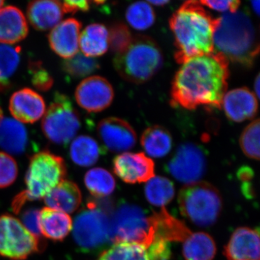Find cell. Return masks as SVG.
I'll list each match as a JSON object with an SVG mask.
<instances>
[{
  "label": "cell",
  "mask_w": 260,
  "mask_h": 260,
  "mask_svg": "<svg viewBox=\"0 0 260 260\" xmlns=\"http://www.w3.org/2000/svg\"><path fill=\"white\" fill-rule=\"evenodd\" d=\"M75 99L84 110L88 112H100L112 104L114 91L106 78L91 76L85 78L77 87Z\"/></svg>",
  "instance_id": "12"
},
{
  "label": "cell",
  "mask_w": 260,
  "mask_h": 260,
  "mask_svg": "<svg viewBox=\"0 0 260 260\" xmlns=\"http://www.w3.org/2000/svg\"><path fill=\"white\" fill-rule=\"evenodd\" d=\"M9 109L19 122L32 124L44 115L46 105L42 95L32 89L23 88L12 95Z\"/></svg>",
  "instance_id": "16"
},
{
  "label": "cell",
  "mask_w": 260,
  "mask_h": 260,
  "mask_svg": "<svg viewBox=\"0 0 260 260\" xmlns=\"http://www.w3.org/2000/svg\"><path fill=\"white\" fill-rule=\"evenodd\" d=\"M28 70L31 83L36 88L41 91L50 90L54 84V80L41 61H30Z\"/></svg>",
  "instance_id": "37"
},
{
  "label": "cell",
  "mask_w": 260,
  "mask_h": 260,
  "mask_svg": "<svg viewBox=\"0 0 260 260\" xmlns=\"http://www.w3.org/2000/svg\"><path fill=\"white\" fill-rule=\"evenodd\" d=\"M28 34V23L21 10L12 5L0 9V43L17 44Z\"/></svg>",
  "instance_id": "20"
},
{
  "label": "cell",
  "mask_w": 260,
  "mask_h": 260,
  "mask_svg": "<svg viewBox=\"0 0 260 260\" xmlns=\"http://www.w3.org/2000/svg\"><path fill=\"white\" fill-rule=\"evenodd\" d=\"M98 260H152L148 248L134 243L120 242L113 244L104 251Z\"/></svg>",
  "instance_id": "32"
},
{
  "label": "cell",
  "mask_w": 260,
  "mask_h": 260,
  "mask_svg": "<svg viewBox=\"0 0 260 260\" xmlns=\"http://www.w3.org/2000/svg\"><path fill=\"white\" fill-rule=\"evenodd\" d=\"M18 174V165L15 159L9 154L0 152V188L11 185Z\"/></svg>",
  "instance_id": "38"
},
{
  "label": "cell",
  "mask_w": 260,
  "mask_h": 260,
  "mask_svg": "<svg viewBox=\"0 0 260 260\" xmlns=\"http://www.w3.org/2000/svg\"><path fill=\"white\" fill-rule=\"evenodd\" d=\"M240 146L248 158L259 159V120L251 122L243 131L240 138Z\"/></svg>",
  "instance_id": "35"
},
{
  "label": "cell",
  "mask_w": 260,
  "mask_h": 260,
  "mask_svg": "<svg viewBox=\"0 0 260 260\" xmlns=\"http://www.w3.org/2000/svg\"><path fill=\"white\" fill-rule=\"evenodd\" d=\"M79 114L64 94L56 93L43 118V133L51 143L68 145L74 138L80 125Z\"/></svg>",
  "instance_id": "9"
},
{
  "label": "cell",
  "mask_w": 260,
  "mask_h": 260,
  "mask_svg": "<svg viewBox=\"0 0 260 260\" xmlns=\"http://www.w3.org/2000/svg\"><path fill=\"white\" fill-rule=\"evenodd\" d=\"M20 47L0 44V93L10 88V78L15 74L20 61Z\"/></svg>",
  "instance_id": "31"
},
{
  "label": "cell",
  "mask_w": 260,
  "mask_h": 260,
  "mask_svg": "<svg viewBox=\"0 0 260 260\" xmlns=\"http://www.w3.org/2000/svg\"><path fill=\"white\" fill-rule=\"evenodd\" d=\"M73 223L68 214L47 207L40 210L41 234L51 240H63L73 229Z\"/></svg>",
  "instance_id": "23"
},
{
  "label": "cell",
  "mask_w": 260,
  "mask_h": 260,
  "mask_svg": "<svg viewBox=\"0 0 260 260\" xmlns=\"http://www.w3.org/2000/svg\"><path fill=\"white\" fill-rule=\"evenodd\" d=\"M61 2L51 0L32 1L27 7V17L34 28L46 31L54 28L64 15Z\"/></svg>",
  "instance_id": "19"
},
{
  "label": "cell",
  "mask_w": 260,
  "mask_h": 260,
  "mask_svg": "<svg viewBox=\"0 0 260 260\" xmlns=\"http://www.w3.org/2000/svg\"><path fill=\"white\" fill-rule=\"evenodd\" d=\"M133 37L129 28L124 24L115 23L109 31V47L116 55L124 52L129 47Z\"/></svg>",
  "instance_id": "36"
},
{
  "label": "cell",
  "mask_w": 260,
  "mask_h": 260,
  "mask_svg": "<svg viewBox=\"0 0 260 260\" xmlns=\"http://www.w3.org/2000/svg\"><path fill=\"white\" fill-rule=\"evenodd\" d=\"M229 61L214 51L182 64L173 80L171 104L194 110L200 106L220 108L228 88Z\"/></svg>",
  "instance_id": "1"
},
{
  "label": "cell",
  "mask_w": 260,
  "mask_h": 260,
  "mask_svg": "<svg viewBox=\"0 0 260 260\" xmlns=\"http://www.w3.org/2000/svg\"><path fill=\"white\" fill-rule=\"evenodd\" d=\"M79 44L83 55L91 58L102 56L109 49V30L103 24H90L82 32Z\"/></svg>",
  "instance_id": "25"
},
{
  "label": "cell",
  "mask_w": 260,
  "mask_h": 260,
  "mask_svg": "<svg viewBox=\"0 0 260 260\" xmlns=\"http://www.w3.org/2000/svg\"><path fill=\"white\" fill-rule=\"evenodd\" d=\"M66 174V165L60 156L49 151L32 155L25 176L26 188L13 201V211L18 213L27 202L45 198L64 180Z\"/></svg>",
  "instance_id": "4"
},
{
  "label": "cell",
  "mask_w": 260,
  "mask_h": 260,
  "mask_svg": "<svg viewBox=\"0 0 260 260\" xmlns=\"http://www.w3.org/2000/svg\"><path fill=\"white\" fill-rule=\"evenodd\" d=\"M145 194L150 204L164 208L174 198L175 189L172 181L167 178L154 176L147 181Z\"/></svg>",
  "instance_id": "29"
},
{
  "label": "cell",
  "mask_w": 260,
  "mask_h": 260,
  "mask_svg": "<svg viewBox=\"0 0 260 260\" xmlns=\"http://www.w3.org/2000/svg\"><path fill=\"white\" fill-rule=\"evenodd\" d=\"M81 200L78 185L73 181L64 180L44 198V203L47 208L68 214L79 208Z\"/></svg>",
  "instance_id": "21"
},
{
  "label": "cell",
  "mask_w": 260,
  "mask_h": 260,
  "mask_svg": "<svg viewBox=\"0 0 260 260\" xmlns=\"http://www.w3.org/2000/svg\"><path fill=\"white\" fill-rule=\"evenodd\" d=\"M178 203L181 215L200 227L213 225L223 204L218 189L200 181L184 186L179 192Z\"/></svg>",
  "instance_id": "6"
},
{
  "label": "cell",
  "mask_w": 260,
  "mask_h": 260,
  "mask_svg": "<svg viewBox=\"0 0 260 260\" xmlns=\"http://www.w3.org/2000/svg\"><path fill=\"white\" fill-rule=\"evenodd\" d=\"M111 213L107 207L91 202L77 215L73 223V236L82 251H99L112 243Z\"/></svg>",
  "instance_id": "7"
},
{
  "label": "cell",
  "mask_w": 260,
  "mask_h": 260,
  "mask_svg": "<svg viewBox=\"0 0 260 260\" xmlns=\"http://www.w3.org/2000/svg\"><path fill=\"white\" fill-rule=\"evenodd\" d=\"M161 51L153 39L145 36L133 38L124 52L116 55L114 68L121 78L131 83H145L162 66Z\"/></svg>",
  "instance_id": "5"
},
{
  "label": "cell",
  "mask_w": 260,
  "mask_h": 260,
  "mask_svg": "<svg viewBox=\"0 0 260 260\" xmlns=\"http://www.w3.org/2000/svg\"><path fill=\"white\" fill-rule=\"evenodd\" d=\"M155 238L165 242H184L191 234L190 230L180 220L173 217L164 208L154 213Z\"/></svg>",
  "instance_id": "24"
},
{
  "label": "cell",
  "mask_w": 260,
  "mask_h": 260,
  "mask_svg": "<svg viewBox=\"0 0 260 260\" xmlns=\"http://www.w3.org/2000/svg\"><path fill=\"white\" fill-rule=\"evenodd\" d=\"M100 68L96 59L88 57L83 54H77L61 62V69L70 78L78 79L93 74Z\"/></svg>",
  "instance_id": "34"
},
{
  "label": "cell",
  "mask_w": 260,
  "mask_h": 260,
  "mask_svg": "<svg viewBox=\"0 0 260 260\" xmlns=\"http://www.w3.org/2000/svg\"><path fill=\"white\" fill-rule=\"evenodd\" d=\"M98 135L106 148L116 153L129 150L136 144L134 129L127 121L119 118L109 117L101 121L98 125Z\"/></svg>",
  "instance_id": "13"
},
{
  "label": "cell",
  "mask_w": 260,
  "mask_h": 260,
  "mask_svg": "<svg viewBox=\"0 0 260 260\" xmlns=\"http://www.w3.org/2000/svg\"><path fill=\"white\" fill-rule=\"evenodd\" d=\"M40 249L39 239L18 219L9 215L0 216V256L23 260Z\"/></svg>",
  "instance_id": "10"
},
{
  "label": "cell",
  "mask_w": 260,
  "mask_h": 260,
  "mask_svg": "<svg viewBox=\"0 0 260 260\" xmlns=\"http://www.w3.org/2000/svg\"><path fill=\"white\" fill-rule=\"evenodd\" d=\"M227 260H259V231L240 227L233 233L224 249Z\"/></svg>",
  "instance_id": "17"
},
{
  "label": "cell",
  "mask_w": 260,
  "mask_h": 260,
  "mask_svg": "<svg viewBox=\"0 0 260 260\" xmlns=\"http://www.w3.org/2000/svg\"><path fill=\"white\" fill-rule=\"evenodd\" d=\"M200 4L218 12L234 13L240 6V1H200Z\"/></svg>",
  "instance_id": "40"
},
{
  "label": "cell",
  "mask_w": 260,
  "mask_h": 260,
  "mask_svg": "<svg viewBox=\"0 0 260 260\" xmlns=\"http://www.w3.org/2000/svg\"><path fill=\"white\" fill-rule=\"evenodd\" d=\"M148 3L150 5H153L154 6H164V5L169 3V1H166V0H155V1H148Z\"/></svg>",
  "instance_id": "43"
},
{
  "label": "cell",
  "mask_w": 260,
  "mask_h": 260,
  "mask_svg": "<svg viewBox=\"0 0 260 260\" xmlns=\"http://www.w3.org/2000/svg\"><path fill=\"white\" fill-rule=\"evenodd\" d=\"M113 244L126 242L148 248L155 238L153 214L147 215L140 207L122 203L111 213Z\"/></svg>",
  "instance_id": "8"
},
{
  "label": "cell",
  "mask_w": 260,
  "mask_h": 260,
  "mask_svg": "<svg viewBox=\"0 0 260 260\" xmlns=\"http://www.w3.org/2000/svg\"><path fill=\"white\" fill-rule=\"evenodd\" d=\"M214 51L228 61L251 67L259 54L257 34L249 14L242 10L217 18L213 35Z\"/></svg>",
  "instance_id": "3"
},
{
  "label": "cell",
  "mask_w": 260,
  "mask_h": 260,
  "mask_svg": "<svg viewBox=\"0 0 260 260\" xmlns=\"http://www.w3.org/2000/svg\"><path fill=\"white\" fill-rule=\"evenodd\" d=\"M141 145L145 153L152 158H162L172 148V137L161 126H150L141 137Z\"/></svg>",
  "instance_id": "27"
},
{
  "label": "cell",
  "mask_w": 260,
  "mask_h": 260,
  "mask_svg": "<svg viewBox=\"0 0 260 260\" xmlns=\"http://www.w3.org/2000/svg\"><path fill=\"white\" fill-rule=\"evenodd\" d=\"M216 251L213 238L206 233H191L183 242L182 253L186 260H213Z\"/></svg>",
  "instance_id": "26"
},
{
  "label": "cell",
  "mask_w": 260,
  "mask_h": 260,
  "mask_svg": "<svg viewBox=\"0 0 260 260\" xmlns=\"http://www.w3.org/2000/svg\"><path fill=\"white\" fill-rule=\"evenodd\" d=\"M64 13H70L75 14L78 12H88L90 10V2L80 0V1H68L61 2Z\"/></svg>",
  "instance_id": "41"
},
{
  "label": "cell",
  "mask_w": 260,
  "mask_h": 260,
  "mask_svg": "<svg viewBox=\"0 0 260 260\" xmlns=\"http://www.w3.org/2000/svg\"><path fill=\"white\" fill-rule=\"evenodd\" d=\"M21 219V223L24 226L39 239L42 236L40 229V210L36 208H29L22 214Z\"/></svg>",
  "instance_id": "39"
},
{
  "label": "cell",
  "mask_w": 260,
  "mask_h": 260,
  "mask_svg": "<svg viewBox=\"0 0 260 260\" xmlns=\"http://www.w3.org/2000/svg\"><path fill=\"white\" fill-rule=\"evenodd\" d=\"M251 8H252L253 10L255 12L256 15H259V1H252L251 2Z\"/></svg>",
  "instance_id": "44"
},
{
  "label": "cell",
  "mask_w": 260,
  "mask_h": 260,
  "mask_svg": "<svg viewBox=\"0 0 260 260\" xmlns=\"http://www.w3.org/2000/svg\"><path fill=\"white\" fill-rule=\"evenodd\" d=\"M3 119H4V114H3V109L0 107V122L3 121Z\"/></svg>",
  "instance_id": "45"
},
{
  "label": "cell",
  "mask_w": 260,
  "mask_h": 260,
  "mask_svg": "<svg viewBox=\"0 0 260 260\" xmlns=\"http://www.w3.org/2000/svg\"><path fill=\"white\" fill-rule=\"evenodd\" d=\"M206 169V157L203 149L191 143L181 145L167 167L171 175L185 185L200 181Z\"/></svg>",
  "instance_id": "11"
},
{
  "label": "cell",
  "mask_w": 260,
  "mask_h": 260,
  "mask_svg": "<svg viewBox=\"0 0 260 260\" xmlns=\"http://www.w3.org/2000/svg\"><path fill=\"white\" fill-rule=\"evenodd\" d=\"M254 92L256 95V98H259L260 93V76L257 75L256 76L255 81H254Z\"/></svg>",
  "instance_id": "42"
},
{
  "label": "cell",
  "mask_w": 260,
  "mask_h": 260,
  "mask_svg": "<svg viewBox=\"0 0 260 260\" xmlns=\"http://www.w3.org/2000/svg\"><path fill=\"white\" fill-rule=\"evenodd\" d=\"M216 23L217 18H213L200 2L187 1L181 5L169 20L175 40L176 61L184 64L213 53Z\"/></svg>",
  "instance_id": "2"
},
{
  "label": "cell",
  "mask_w": 260,
  "mask_h": 260,
  "mask_svg": "<svg viewBox=\"0 0 260 260\" xmlns=\"http://www.w3.org/2000/svg\"><path fill=\"white\" fill-rule=\"evenodd\" d=\"M102 150L96 140L88 135H80L70 145L72 160L78 166L89 167L94 165L100 157Z\"/></svg>",
  "instance_id": "28"
},
{
  "label": "cell",
  "mask_w": 260,
  "mask_h": 260,
  "mask_svg": "<svg viewBox=\"0 0 260 260\" xmlns=\"http://www.w3.org/2000/svg\"><path fill=\"white\" fill-rule=\"evenodd\" d=\"M82 23L75 18H68L56 25L48 37L54 52L68 59L76 55L79 49Z\"/></svg>",
  "instance_id": "15"
},
{
  "label": "cell",
  "mask_w": 260,
  "mask_h": 260,
  "mask_svg": "<svg viewBox=\"0 0 260 260\" xmlns=\"http://www.w3.org/2000/svg\"><path fill=\"white\" fill-rule=\"evenodd\" d=\"M126 19L132 28L145 30L155 23V15L148 2H137L129 5L126 10Z\"/></svg>",
  "instance_id": "33"
},
{
  "label": "cell",
  "mask_w": 260,
  "mask_h": 260,
  "mask_svg": "<svg viewBox=\"0 0 260 260\" xmlns=\"http://www.w3.org/2000/svg\"><path fill=\"white\" fill-rule=\"evenodd\" d=\"M28 144V131L21 123L11 118L0 122V148L7 153L20 155Z\"/></svg>",
  "instance_id": "22"
},
{
  "label": "cell",
  "mask_w": 260,
  "mask_h": 260,
  "mask_svg": "<svg viewBox=\"0 0 260 260\" xmlns=\"http://www.w3.org/2000/svg\"><path fill=\"white\" fill-rule=\"evenodd\" d=\"M154 162L144 153H126L117 155L113 161L116 175L128 184L147 182L154 177Z\"/></svg>",
  "instance_id": "14"
},
{
  "label": "cell",
  "mask_w": 260,
  "mask_h": 260,
  "mask_svg": "<svg viewBox=\"0 0 260 260\" xmlns=\"http://www.w3.org/2000/svg\"><path fill=\"white\" fill-rule=\"evenodd\" d=\"M5 4V2L3 1V0H0V8H2V7Z\"/></svg>",
  "instance_id": "46"
},
{
  "label": "cell",
  "mask_w": 260,
  "mask_h": 260,
  "mask_svg": "<svg viewBox=\"0 0 260 260\" xmlns=\"http://www.w3.org/2000/svg\"><path fill=\"white\" fill-rule=\"evenodd\" d=\"M256 99L247 88H236L225 94L221 107L231 121L242 122L256 116L258 109Z\"/></svg>",
  "instance_id": "18"
},
{
  "label": "cell",
  "mask_w": 260,
  "mask_h": 260,
  "mask_svg": "<svg viewBox=\"0 0 260 260\" xmlns=\"http://www.w3.org/2000/svg\"><path fill=\"white\" fill-rule=\"evenodd\" d=\"M85 186L92 195L97 198H105L114 192L116 181L110 172L102 168H94L85 176Z\"/></svg>",
  "instance_id": "30"
}]
</instances>
